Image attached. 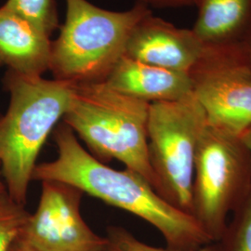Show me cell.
<instances>
[{
	"mask_svg": "<svg viewBox=\"0 0 251 251\" xmlns=\"http://www.w3.org/2000/svg\"><path fill=\"white\" fill-rule=\"evenodd\" d=\"M65 3V22L52 41L50 71L54 79L75 85L104 82L124 56L135 25L152 10L139 3L124 11L102 9L89 0Z\"/></svg>",
	"mask_w": 251,
	"mask_h": 251,
	"instance_id": "277c9868",
	"label": "cell"
},
{
	"mask_svg": "<svg viewBox=\"0 0 251 251\" xmlns=\"http://www.w3.org/2000/svg\"><path fill=\"white\" fill-rule=\"evenodd\" d=\"M149 108V102L122 94L106 82L78 84L63 120L100 161L122 162L155 190L148 152Z\"/></svg>",
	"mask_w": 251,
	"mask_h": 251,
	"instance_id": "3957f363",
	"label": "cell"
},
{
	"mask_svg": "<svg viewBox=\"0 0 251 251\" xmlns=\"http://www.w3.org/2000/svg\"><path fill=\"white\" fill-rule=\"evenodd\" d=\"M251 190V154L240 137L206 126L195 160L192 215L213 242Z\"/></svg>",
	"mask_w": 251,
	"mask_h": 251,
	"instance_id": "5b68a950",
	"label": "cell"
},
{
	"mask_svg": "<svg viewBox=\"0 0 251 251\" xmlns=\"http://www.w3.org/2000/svg\"><path fill=\"white\" fill-rule=\"evenodd\" d=\"M206 125V114L193 93L176 101L150 103L148 152L155 191L191 215L196 154Z\"/></svg>",
	"mask_w": 251,
	"mask_h": 251,
	"instance_id": "8992f818",
	"label": "cell"
},
{
	"mask_svg": "<svg viewBox=\"0 0 251 251\" xmlns=\"http://www.w3.org/2000/svg\"><path fill=\"white\" fill-rule=\"evenodd\" d=\"M135 3L144 5L149 9H172L196 6L198 0H135Z\"/></svg>",
	"mask_w": 251,
	"mask_h": 251,
	"instance_id": "e0dca14e",
	"label": "cell"
},
{
	"mask_svg": "<svg viewBox=\"0 0 251 251\" xmlns=\"http://www.w3.org/2000/svg\"><path fill=\"white\" fill-rule=\"evenodd\" d=\"M109 240L108 251H174L169 249L152 247L140 241L134 235L122 227L112 226L108 228L106 236ZM187 251H219L216 243H210L197 250Z\"/></svg>",
	"mask_w": 251,
	"mask_h": 251,
	"instance_id": "2e32d148",
	"label": "cell"
},
{
	"mask_svg": "<svg viewBox=\"0 0 251 251\" xmlns=\"http://www.w3.org/2000/svg\"><path fill=\"white\" fill-rule=\"evenodd\" d=\"M205 49L192 29L175 26L152 12L131 31L124 56L178 72L187 73L198 63Z\"/></svg>",
	"mask_w": 251,
	"mask_h": 251,
	"instance_id": "9c48e42d",
	"label": "cell"
},
{
	"mask_svg": "<svg viewBox=\"0 0 251 251\" xmlns=\"http://www.w3.org/2000/svg\"><path fill=\"white\" fill-rule=\"evenodd\" d=\"M1 175H2V174H1V165H0V176H1ZM4 188H7V187H6V185L0 180V190H2V189Z\"/></svg>",
	"mask_w": 251,
	"mask_h": 251,
	"instance_id": "44dd1931",
	"label": "cell"
},
{
	"mask_svg": "<svg viewBox=\"0 0 251 251\" xmlns=\"http://www.w3.org/2000/svg\"><path fill=\"white\" fill-rule=\"evenodd\" d=\"M241 140H242L244 144L247 146L248 150L250 151L251 154V127H250V128L241 136Z\"/></svg>",
	"mask_w": 251,
	"mask_h": 251,
	"instance_id": "ffe728a7",
	"label": "cell"
},
{
	"mask_svg": "<svg viewBox=\"0 0 251 251\" xmlns=\"http://www.w3.org/2000/svg\"><path fill=\"white\" fill-rule=\"evenodd\" d=\"M242 45L245 49V51L248 56L249 62L251 63V28L249 31V33L247 34V36H245V38L243 39Z\"/></svg>",
	"mask_w": 251,
	"mask_h": 251,
	"instance_id": "d6986e66",
	"label": "cell"
},
{
	"mask_svg": "<svg viewBox=\"0 0 251 251\" xmlns=\"http://www.w3.org/2000/svg\"><path fill=\"white\" fill-rule=\"evenodd\" d=\"M222 238L215 242L219 251H251V190L233 212Z\"/></svg>",
	"mask_w": 251,
	"mask_h": 251,
	"instance_id": "5bb4252c",
	"label": "cell"
},
{
	"mask_svg": "<svg viewBox=\"0 0 251 251\" xmlns=\"http://www.w3.org/2000/svg\"><path fill=\"white\" fill-rule=\"evenodd\" d=\"M54 141L57 158L36 165L32 179L67 183L143 219L159 231L171 251H193L214 243L194 216L171 205L142 175L114 170L93 156L68 126H57Z\"/></svg>",
	"mask_w": 251,
	"mask_h": 251,
	"instance_id": "6da1fadb",
	"label": "cell"
},
{
	"mask_svg": "<svg viewBox=\"0 0 251 251\" xmlns=\"http://www.w3.org/2000/svg\"><path fill=\"white\" fill-rule=\"evenodd\" d=\"M52 41L25 19L0 7V66L29 76L50 71Z\"/></svg>",
	"mask_w": 251,
	"mask_h": 251,
	"instance_id": "8fae6325",
	"label": "cell"
},
{
	"mask_svg": "<svg viewBox=\"0 0 251 251\" xmlns=\"http://www.w3.org/2000/svg\"><path fill=\"white\" fill-rule=\"evenodd\" d=\"M118 92L149 103L176 101L193 93L187 73L178 72L122 56L106 80Z\"/></svg>",
	"mask_w": 251,
	"mask_h": 251,
	"instance_id": "30bf717a",
	"label": "cell"
},
{
	"mask_svg": "<svg viewBox=\"0 0 251 251\" xmlns=\"http://www.w3.org/2000/svg\"><path fill=\"white\" fill-rule=\"evenodd\" d=\"M189 75L207 124L241 138L251 127V66L242 42L205 45Z\"/></svg>",
	"mask_w": 251,
	"mask_h": 251,
	"instance_id": "52a82bcc",
	"label": "cell"
},
{
	"mask_svg": "<svg viewBox=\"0 0 251 251\" xmlns=\"http://www.w3.org/2000/svg\"><path fill=\"white\" fill-rule=\"evenodd\" d=\"M9 103L0 115V165L9 196L25 206L38 154L69 107L75 84L8 70Z\"/></svg>",
	"mask_w": 251,
	"mask_h": 251,
	"instance_id": "7a4b0ae2",
	"label": "cell"
},
{
	"mask_svg": "<svg viewBox=\"0 0 251 251\" xmlns=\"http://www.w3.org/2000/svg\"><path fill=\"white\" fill-rule=\"evenodd\" d=\"M9 251H38L30 246L28 243L25 242L21 236L16 238L11 244Z\"/></svg>",
	"mask_w": 251,
	"mask_h": 251,
	"instance_id": "ac0fdd59",
	"label": "cell"
},
{
	"mask_svg": "<svg viewBox=\"0 0 251 251\" xmlns=\"http://www.w3.org/2000/svg\"><path fill=\"white\" fill-rule=\"evenodd\" d=\"M30 213L25 206L14 201L7 188L0 190V251H9L23 232Z\"/></svg>",
	"mask_w": 251,
	"mask_h": 251,
	"instance_id": "9a60e30c",
	"label": "cell"
},
{
	"mask_svg": "<svg viewBox=\"0 0 251 251\" xmlns=\"http://www.w3.org/2000/svg\"><path fill=\"white\" fill-rule=\"evenodd\" d=\"M192 30L204 45L242 42L251 28V0H198Z\"/></svg>",
	"mask_w": 251,
	"mask_h": 251,
	"instance_id": "7c38bea8",
	"label": "cell"
},
{
	"mask_svg": "<svg viewBox=\"0 0 251 251\" xmlns=\"http://www.w3.org/2000/svg\"><path fill=\"white\" fill-rule=\"evenodd\" d=\"M39 203L20 236L38 251H108L107 237L94 233L81 215L79 189L41 181Z\"/></svg>",
	"mask_w": 251,
	"mask_h": 251,
	"instance_id": "ba28073f",
	"label": "cell"
},
{
	"mask_svg": "<svg viewBox=\"0 0 251 251\" xmlns=\"http://www.w3.org/2000/svg\"><path fill=\"white\" fill-rule=\"evenodd\" d=\"M2 7L25 19L50 37L59 27L55 0H8Z\"/></svg>",
	"mask_w": 251,
	"mask_h": 251,
	"instance_id": "4fadbf2b",
	"label": "cell"
}]
</instances>
